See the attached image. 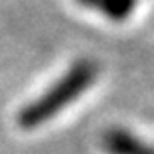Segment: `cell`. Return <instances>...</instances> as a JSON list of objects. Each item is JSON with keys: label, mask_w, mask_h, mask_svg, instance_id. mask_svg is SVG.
<instances>
[{"label": "cell", "mask_w": 154, "mask_h": 154, "mask_svg": "<svg viewBox=\"0 0 154 154\" xmlns=\"http://www.w3.org/2000/svg\"><path fill=\"white\" fill-rule=\"evenodd\" d=\"M96 74H98V66L92 60H78L42 96H38L34 102L26 104L20 110L18 124L26 130H32L36 126L48 122L62 108H66L70 102L80 98V94L96 80Z\"/></svg>", "instance_id": "obj_1"}, {"label": "cell", "mask_w": 154, "mask_h": 154, "mask_svg": "<svg viewBox=\"0 0 154 154\" xmlns=\"http://www.w3.org/2000/svg\"><path fill=\"white\" fill-rule=\"evenodd\" d=\"M102 144L110 154H154V148H150L148 144H144L134 134L122 128L108 130L102 136Z\"/></svg>", "instance_id": "obj_2"}, {"label": "cell", "mask_w": 154, "mask_h": 154, "mask_svg": "<svg viewBox=\"0 0 154 154\" xmlns=\"http://www.w3.org/2000/svg\"><path fill=\"white\" fill-rule=\"evenodd\" d=\"M80 6H84V8H88V10H96L98 6V0H76Z\"/></svg>", "instance_id": "obj_4"}, {"label": "cell", "mask_w": 154, "mask_h": 154, "mask_svg": "<svg viewBox=\"0 0 154 154\" xmlns=\"http://www.w3.org/2000/svg\"><path fill=\"white\" fill-rule=\"evenodd\" d=\"M136 4L138 0H98L96 10L102 12V16H106L112 22H122L132 14Z\"/></svg>", "instance_id": "obj_3"}]
</instances>
